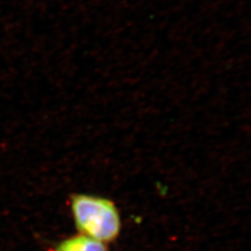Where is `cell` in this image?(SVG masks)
Here are the masks:
<instances>
[{"instance_id": "1", "label": "cell", "mask_w": 251, "mask_h": 251, "mask_svg": "<svg viewBox=\"0 0 251 251\" xmlns=\"http://www.w3.org/2000/svg\"><path fill=\"white\" fill-rule=\"evenodd\" d=\"M70 208L80 234L104 244L118 237L121 218L113 201L97 196L76 194L70 199Z\"/></svg>"}, {"instance_id": "2", "label": "cell", "mask_w": 251, "mask_h": 251, "mask_svg": "<svg viewBox=\"0 0 251 251\" xmlns=\"http://www.w3.org/2000/svg\"><path fill=\"white\" fill-rule=\"evenodd\" d=\"M50 251H108L104 243L78 233L58 243Z\"/></svg>"}]
</instances>
